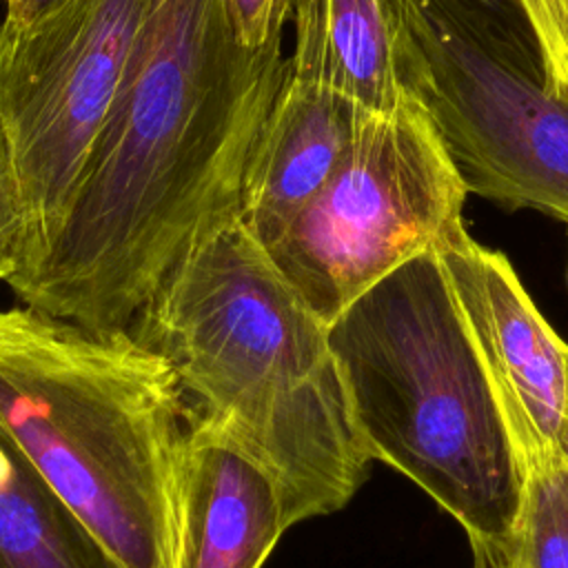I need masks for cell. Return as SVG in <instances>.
Listing matches in <instances>:
<instances>
[{"instance_id":"obj_1","label":"cell","mask_w":568,"mask_h":568,"mask_svg":"<svg viewBox=\"0 0 568 568\" xmlns=\"http://www.w3.org/2000/svg\"><path fill=\"white\" fill-rule=\"evenodd\" d=\"M284 60L244 49L222 0H151L62 226L9 284L22 304L126 331L182 255L240 217Z\"/></svg>"},{"instance_id":"obj_2","label":"cell","mask_w":568,"mask_h":568,"mask_svg":"<svg viewBox=\"0 0 568 568\" xmlns=\"http://www.w3.org/2000/svg\"><path fill=\"white\" fill-rule=\"evenodd\" d=\"M126 331L169 362L191 415L268 475L288 528L337 513L368 477L328 328L240 217L200 237Z\"/></svg>"},{"instance_id":"obj_3","label":"cell","mask_w":568,"mask_h":568,"mask_svg":"<svg viewBox=\"0 0 568 568\" xmlns=\"http://www.w3.org/2000/svg\"><path fill=\"white\" fill-rule=\"evenodd\" d=\"M191 408L129 331L0 308V428L120 568H175Z\"/></svg>"},{"instance_id":"obj_4","label":"cell","mask_w":568,"mask_h":568,"mask_svg":"<svg viewBox=\"0 0 568 568\" xmlns=\"http://www.w3.org/2000/svg\"><path fill=\"white\" fill-rule=\"evenodd\" d=\"M328 344L368 459L402 473L462 526L475 568H508L519 462L437 253L357 297L328 326Z\"/></svg>"},{"instance_id":"obj_5","label":"cell","mask_w":568,"mask_h":568,"mask_svg":"<svg viewBox=\"0 0 568 568\" xmlns=\"http://www.w3.org/2000/svg\"><path fill=\"white\" fill-rule=\"evenodd\" d=\"M410 89L468 193L568 224V104L535 49L466 0H397Z\"/></svg>"},{"instance_id":"obj_6","label":"cell","mask_w":568,"mask_h":568,"mask_svg":"<svg viewBox=\"0 0 568 568\" xmlns=\"http://www.w3.org/2000/svg\"><path fill=\"white\" fill-rule=\"evenodd\" d=\"M466 195L426 109L410 100L359 122L328 182L266 253L328 328L464 224Z\"/></svg>"},{"instance_id":"obj_7","label":"cell","mask_w":568,"mask_h":568,"mask_svg":"<svg viewBox=\"0 0 568 568\" xmlns=\"http://www.w3.org/2000/svg\"><path fill=\"white\" fill-rule=\"evenodd\" d=\"M149 7L62 0L27 24L0 22V118L29 224L27 264L13 280L42 260L62 226Z\"/></svg>"},{"instance_id":"obj_8","label":"cell","mask_w":568,"mask_h":568,"mask_svg":"<svg viewBox=\"0 0 568 568\" xmlns=\"http://www.w3.org/2000/svg\"><path fill=\"white\" fill-rule=\"evenodd\" d=\"M497 386L515 453L559 450L568 415V344L546 322L510 260L464 224L435 248Z\"/></svg>"},{"instance_id":"obj_9","label":"cell","mask_w":568,"mask_h":568,"mask_svg":"<svg viewBox=\"0 0 568 568\" xmlns=\"http://www.w3.org/2000/svg\"><path fill=\"white\" fill-rule=\"evenodd\" d=\"M293 27V51L240 195V222L266 251L328 182L364 120L331 82L324 0H300Z\"/></svg>"},{"instance_id":"obj_10","label":"cell","mask_w":568,"mask_h":568,"mask_svg":"<svg viewBox=\"0 0 568 568\" xmlns=\"http://www.w3.org/2000/svg\"><path fill=\"white\" fill-rule=\"evenodd\" d=\"M286 530L268 475L229 437L191 415L175 568H262Z\"/></svg>"},{"instance_id":"obj_11","label":"cell","mask_w":568,"mask_h":568,"mask_svg":"<svg viewBox=\"0 0 568 568\" xmlns=\"http://www.w3.org/2000/svg\"><path fill=\"white\" fill-rule=\"evenodd\" d=\"M331 82L364 115L395 113L410 100V47L397 0H324Z\"/></svg>"},{"instance_id":"obj_12","label":"cell","mask_w":568,"mask_h":568,"mask_svg":"<svg viewBox=\"0 0 568 568\" xmlns=\"http://www.w3.org/2000/svg\"><path fill=\"white\" fill-rule=\"evenodd\" d=\"M0 568H120L2 428Z\"/></svg>"},{"instance_id":"obj_13","label":"cell","mask_w":568,"mask_h":568,"mask_svg":"<svg viewBox=\"0 0 568 568\" xmlns=\"http://www.w3.org/2000/svg\"><path fill=\"white\" fill-rule=\"evenodd\" d=\"M519 506L508 568H568V462L559 450L521 453Z\"/></svg>"},{"instance_id":"obj_14","label":"cell","mask_w":568,"mask_h":568,"mask_svg":"<svg viewBox=\"0 0 568 568\" xmlns=\"http://www.w3.org/2000/svg\"><path fill=\"white\" fill-rule=\"evenodd\" d=\"M530 31L544 87L568 104V0H517Z\"/></svg>"},{"instance_id":"obj_15","label":"cell","mask_w":568,"mask_h":568,"mask_svg":"<svg viewBox=\"0 0 568 568\" xmlns=\"http://www.w3.org/2000/svg\"><path fill=\"white\" fill-rule=\"evenodd\" d=\"M29 224L22 180L11 138L0 118V280L7 284L24 268Z\"/></svg>"},{"instance_id":"obj_16","label":"cell","mask_w":568,"mask_h":568,"mask_svg":"<svg viewBox=\"0 0 568 568\" xmlns=\"http://www.w3.org/2000/svg\"><path fill=\"white\" fill-rule=\"evenodd\" d=\"M235 40L248 51L282 47V33L293 22L300 0H222Z\"/></svg>"},{"instance_id":"obj_17","label":"cell","mask_w":568,"mask_h":568,"mask_svg":"<svg viewBox=\"0 0 568 568\" xmlns=\"http://www.w3.org/2000/svg\"><path fill=\"white\" fill-rule=\"evenodd\" d=\"M481 9L486 16H490L508 36H513L517 42L535 49L530 31L526 27V20L521 16L517 0H466ZM537 53V51H535Z\"/></svg>"},{"instance_id":"obj_18","label":"cell","mask_w":568,"mask_h":568,"mask_svg":"<svg viewBox=\"0 0 568 568\" xmlns=\"http://www.w3.org/2000/svg\"><path fill=\"white\" fill-rule=\"evenodd\" d=\"M62 0H4V20L13 24H27Z\"/></svg>"},{"instance_id":"obj_19","label":"cell","mask_w":568,"mask_h":568,"mask_svg":"<svg viewBox=\"0 0 568 568\" xmlns=\"http://www.w3.org/2000/svg\"><path fill=\"white\" fill-rule=\"evenodd\" d=\"M559 448L568 462V415H566V424H564V433H561V439H559Z\"/></svg>"}]
</instances>
